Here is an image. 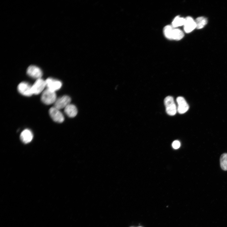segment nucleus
I'll list each match as a JSON object with an SVG mask.
<instances>
[{
  "instance_id": "9d476101",
  "label": "nucleus",
  "mask_w": 227,
  "mask_h": 227,
  "mask_svg": "<svg viewBox=\"0 0 227 227\" xmlns=\"http://www.w3.org/2000/svg\"><path fill=\"white\" fill-rule=\"evenodd\" d=\"M184 26V30L186 32L189 33L192 31L196 28L195 21L190 17L185 18V22Z\"/></svg>"
},
{
  "instance_id": "2eb2a0df",
  "label": "nucleus",
  "mask_w": 227,
  "mask_h": 227,
  "mask_svg": "<svg viewBox=\"0 0 227 227\" xmlns=\"http://www.w3.org/2000/svg\"><path fill=\"white\" fill-rule=\"evenodd\" d=\"M220 165L221 169L224 170H227V153L223 154L220 158Z\"/></svg>"
},
{
  "instance_id": "423d86ee",
  "label": "nucleus",
  "mask_w": 227,
  "mask_h": 227,
  "mask_svg": "<svg viewBox=\"0 0 227 227\" xmlns=\"http://www.w3.org/2000/svg\"><path fill=\"white\" fill-rule=\"evenodd\" d=\"M71 101V98L69 96L64 95L56 99L54 107L59 110L65 108L70 104Z\"/></svg>"
},
{
  "instance_id": "f3484780",
  "label": "nucleus",
  "mask_w": 227,
  "mask_h": 227,
  "mask_svg": "<svg viewBox=\"0 0 227 227\" xmlns=\"http://www.w3.org/2000/svg\"><path fill=\"white\" fill-rule=\"evenodd\" d=\"M184 36V34L181 30L179 29H174L172 34V40H180Z\"/></svg>"
},
{
  "instance_id": "a211bd4d",
  "label": "nucleus",
  "mask_w": 227,
  "mask_h": 227,
  "mask_svg": "<svg viewBox=\"0 0 227 227\" xmlns=\"http://www.w3.org/2000/svg\"><path fill=\"white\" fill-rule=\"evenodd\" d=\"M180 142L177 140L174 141L172 144L173 147L176 149H178L180 147Z\"/></svg>"
},
{
  "instance_id": "7ed1b4c3",
  "label": "nucleus",
  "mask_w": 227,
  "mask_h": 227,
  "mask_svg": "<svg viewBox=\"0 0 227 227\" xmlns=\"http://www.w3.org/2000/svg\"><path fill=\"white\" fill-rule=\"evenodd\" d=\"M49 114L51 118L55 122L61 123L65 120V118L62 113L60 110L54 107L50 109Z\"/></svg>"
},
{
  "instance_id": "ddd939ff",
  "label": "nucleus",
  "mask_w": 227,
  "mask_h": 227,
  "mask_svg": "<svg viewBox=\"0 0 227 227\" xmlns=\"http://www.w3.org/2000/svg\"><path fill=\"white\" fill-rule=\"evenodd\" d=\"M196 28L200 29L203 28L207 23V19L204 17H201L197 18L195 21Z\"/></svg>"
},
{
  "instance_id": "6ab92c4d",
  "label": "nucleus",
  "mask_w": 227,
  "mask_h": 227,
  "mask_svg": "<svg viewBox=\"0 0 227 227\" xmlns=\"http://www.w3.org/2000/svg\"><path fill=\"white\" fill-rule=\"evenodd\" d=\"M142 227V226H139V227Z\"/></svg>"
},
{
  "instance_id": "39448f33",
  "label": "nucleus",
  "mask_w": 227,
  "mask_h": 227,
  "mask_svg": "<svg viewBox=\"0 0 227 227\" xmlns=\"http://www.w3.org/2000/svg\"><path fill=\"white\" fill-rule=\"evenodd\" d=\"M18 92L22 95L29 97L33 94L32 90V86L26 82L20 83L18 87Z\"/></svg>"
},
{
  "instance_id": "4468645a",
  "label": "nucleus",
  "mask_w": 227,
  "mask_h": 227,
  "mask_svg": "<svg viewBox=\"0 0 227 227\" xmlns=\"http://www.w3.org/2000/svg\"><path fill=\"white\" fill-rule=\"evenodd\" d=\"M172 26L167 25L164 29V33L165 37L170 40H172V34L174 30Z\"/></svg>"
},
{
  "instance_id": "20e7f679",
  "label": "nucleus",
  "mask_w": 227,
  "mask_h": 227,
  "mask_svg": "<svg viewBox=\"0 0 227 227\" xmlns=\"http://www.w3.org/2000/svg\"><path fill=\"white\" fill-rule=\"evenodd\" d=\"M45 81L47 89L55 92L60 89L62 86L61 81L52 78H48Z\"/></svg>"
},
{
  "instance_id": "f03ea898",
  "label": "nucleus",
  "mask_w": 227,
  "mask_h": 227,
  "mask_svg": "<svg viewBox=\"0 0 227 227\" xmlns=\"http://www.w3.org/2000/svg\"><path fill=\"white\" fill-rule=\"evenodd\" d=\"M56 99L55 92L47 88L42 92L41 97L42 102L46 105L54 103Z\"/></svg>"
},
{
  "instance_id": "1a4fd4ad",
  "label": "nucleus",
  "mask_w": 227,
  "mask_h": 227,
  "mask_svg": "<svg viewBox=\"0 0 227 227\" xmlns=\"http://www.w3.org/2000/svg\"><path fill=\"white\" fill-rule=\"evenodd\" d=\"M178 104L177 111L181 114L186 112L189 109V106L185 98L182 97H179L177 99Z\"/></svg>"
},
{
  "instance_id": "9b49d317",
  "label": "nucleus",
  "mask_w": 227,
  "mask_h": 227,
  "mask_svg": "<svg viewBox=\"0 0 227 227\" xmlns=\"http://www.w3.org/2000/svg\"><path fill=\"white\" fill-rule=\"evenodd\" d=\"M20 138L23 142L24 144H28L32 140L33 135L31 131L29 129H26L22 132Z\"/></svg>"
},
{
  "instance_id": "0eeeda50",
  "label": "nucleus",
  "mask_w": 227,
  "mask_h": 227,
  "mask_svg": "<svg viewBox=\"0 0 227 227\" xmlns=\"http://www.w3.org/2000/svg\"><path fill=\"white\" fill-rule=\"evenodd\" d=\"M27 73L30 77L36 80L41 78L43 75L41 70L35 66H29L27 71Z\"/></svg>"
},
{
  "instance_id": "f257e3e1",
  "label": "nucleus",
  "mask_w": 227,
  "mask_h": 227,
  "mask_svg": "<svg viewBox=\"0 0 227 227\" xmlns=\"http://www.w3.org/2000/svg\"><path fill=\"white\" fill-rule=\"evenodd\" d=\"M164 102L167 114L171 116L175 115L177 111V109L173 97L170 96L166 97L164 99Z\"/></svg>"
},
{
  "instance_id": "dca6fc26",
  "label": "nucleus",
  "mask_w": 227,
  "mask_h": 227,
  "mask_svg": "<svg viewBox=\"0 0 227 227\" xmlns=\"http://www.w3.org/2000/svg\"><path fill=\"white\" fill-rule=\"evenodd\" d=\"M185 22V19L177 17L174 19L172 23V26L174 28L177 27L184 25Z\"/></svg>"
},
{
  "instance_id": "f8f14e48",
  "label": "nucleus",
  "mask_w": 227,
  "mask_h": 227,
  "mask_svg": "<svg viewBox=\"0 0 227 227\" xmlns=\"http://www.w3.org/2000/svg\"><path fill=\"white\" fill-rule=\"evenodd\" d=\"M65 112L70 118H73L77 116L78 110L75 105L71 103L65 108Z\"/></svg>"
},
{
  "instance_id": "6e6552de",
  "label": "nucleus",
  "mask_w": 227,
  "mask_h": 227,
  "mask_svg": "<svg viewBox=\"0 0 227 227\" xmlns=\"http://www.w3.org/2000/svg\"><path fill=\"white\" fill-rule=\"evenodd\" d=\"M46 87L45 81L41 78L36 80L32 86V90L33 94H39L43 91Z\"/></svg>"
}]
</instances>
